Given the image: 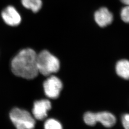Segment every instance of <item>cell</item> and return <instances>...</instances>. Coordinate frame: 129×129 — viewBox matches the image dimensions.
Returning a JSON list of instances; mask_svg holds the SVG:
<instances>
[{"label": "cell", "instance_id": "6da1fadb", "mask_svg": "<svg viewBox=\"0 0 129 129\" xmlns=\"http://www.w3.org/2000/svg\"><path fill=\"white\" fill-rule=\"evenodd\" d=\"M36 52L31 48L19 51L12 59L11 68L15 76L27 79L35 78L39 73Z\"/></svg>", "mask_w": 129, "mask_h": 129}, {"label": "cell", "instance_id": "7a4b0ae2", "mask_svg": "<svg viewBox=\"0 0 129 129\" xmlns=\"http://www.w3.org/2000/svg\"><path fill=\"white\" fill-rule=\"evenodd\" d=\"M37 65L39 73L45 76L56 73L60 69L59 60L47 50L37 54Z\"/></svg>", "mask_w": 129, "mask_h": 129}, {"label": "cell", "instance_id": "3957f363", "mask_svg": "<svg viewBox=\"0 0 129 129\" xmlns=\"http://www.w3.org/2000/svg\"><path fill=\"white\" fill-rule=\"evenodd\" d=\"M10 118L17 129H33L35 119L26 110L15 108L10 112Z\"/></svg>", "mask_w": 129, "mask_h": 129}, {"label": "cell", "instance_id": "277c9868", "mask_svg": "<svg viewBox=\"0 0 129 129\" xmlns=\"http://www.w3.org/2000/svg\"><path fill=\"white\" fill-rule=\"evenodd\" d=\"M1 17L4 23L8 26L16 27L21 22L22 18L16 8L12 5L5 7L1 12Z\"/></svg>", "mask_w": 129, "mask_h": 129}, {"label": "cell", "instance_id": "5b68a950", "mask_svg": "<svg viewBox=\"0 0 129 129\" xmlns=\"http://www.w3.org/2000/svg\"><path fill=\"white\" fill-rule=\"evenodd\" d=\"M44 91L46 96L55 99L59 97L63 88V84L60 79L55 76H51L44 82Z\"/></svg>", "mask_w": 129, "mask_h": 129}, {"label": "cell", "instance_id": "8992f818", "mask_svg": "<svg viewBox=\"0 0 129 129\" xmlns=\"http://www.w3.org/2000/svg\"><path fill=\"white\" fill-rule=\"evenodd\" d=\"M51 109V103L47 100H41L34 102L32 113L35 119L37 120H44L47 115V112Z\"/></svg>", "mask_w": 129, "mask_h": 129}, {"label": "cell", "instance_id": "52a82bcc", "mask_svg": "<svg viewBox=\"0 0 129 129\" xmlns=\"http://www.w3.org/2000/svg\"><path fill=\"white\" fill-rule=\"evenodd\" d=\"M94 18L100 26L104 27L112 23L113 17L109 10L105 7H102L95 12Z\"/></svg>", "mask_w": 129, "mask_h": 129}, {"label": "cell", "instance_id": "ba28073f", "mask_svg": "<svg viewBox=\"0 0 129 129\" xmlns=\"http://www.w3.org/2000/svg\"><path fill=\"white\" fill-rule=\"evenodd\" d=\"M94 118L96 123L99 122L107 128L113 126L116 122L115 116L108 111L94 113Z\"/></svg>", "mask_w": 129, "mask_h": 129}, {"label": "cell", "instance_id": "9c48e42d", "mask_svg": "<svg viewBox=\"0 0 129 129\" xmlns=\"http://www.w3.org/2000/svg\"><path fill=\"white\" fill-rule=\"evenodd\" d=\"M116 71L120 77L129 79V61L122 59L118 61L116 66Z\"/></svg>", "mask_w": 129, "mask_h": 129}, {"label": "cell", "instance_id": "30bf717a", "mask_svg": "<svg viewBox=\"0 0 129 129\" xmlns=\"http://www.w3.org/2000/svg\"><path fill=\"white\" fill-rule=\"evenodd\" d=\"M22 4L25 8L34 13H37L42 6V0H21Z\"/></svg>", "mask_w": 129, "mask_h": 129}, {"label": "cell", "instance_id": "8fae6325", "mask_svg": "<svg viewBox=\"0 0 129 129\" xmlns=\"http://www.w3.org/2000/svg\"><path fill=\"white\" fill-rule=\"evenodd\" d=\"M45 129H63L60 122L54 119H49L46 120L44 124Z\"/></svg>", "mask_w": 129, "mask_h": 129}, {"label": "cell", "instance_id": "7c38bea8", "mask_svg": "<svg viewBox=\"0 0 129 129\" xmlns=\"http://www.w3.org/2000/svg\"><path fill=\"white\" fill-rule=\"evenodd\" d=\"M120 15L123 21L129 23V6H127L122 9Z\"/></svg>", "mask_w": 129, "mask_h": 129}, {"label": "cell", "instance_id": "4fadbf2b", "mask_svg": "<svg viewBox=\"0 0 129 129\" xmlns=\"http://www.w3.org/2000/svg\"><path fill=\"white\" fill-rule=\"evenodd\" d=\"M122 123L125 129H129V114H125L122 117Z\"/></svg>", "mask_w": 129, "mask_h": 129}, {"label": "cell", "instance_id": "5bb4252c", "mask_svg": "<svg viewBox=\"0 0 129 129\" xmlns=\"http://www.w3.org/2000/svg\"><path fill=\"white\" fill-rule=\"evenodd\" d=\"M120 1L127 6H129V0H120Z\"/></svg>", "mask_w": 129, "mask_h": 129}]
</instances>
